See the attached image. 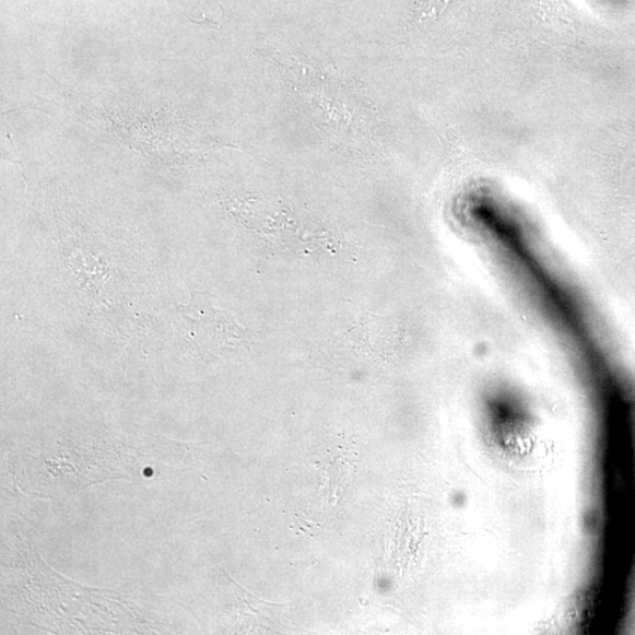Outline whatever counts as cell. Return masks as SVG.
I'll return each mask as SVG.
<instances>
[{
    "label": "cell",
    "instance_id": "obj_1",
    "mask_svg": "<svg viewBox=\"0 0 635 635\" xmlns=\"http://www.w3.org/2000/svg\"><path fill=\"white\" fill-rule=\"evenodd\" d=\"M221 578L225 590L230 593L228 596L232 598V602H235V607L239 614H242L243 618L247 615L255 619L259 627H269L278 613L286 608V605H278V603L262 601L252 595L247 593L239 585H237V583L230 579L224 569Z\"/></svg>",
    "mask_w": 635,
    "mask_h": 635
}]
</instances>
